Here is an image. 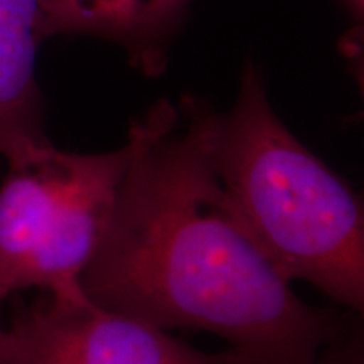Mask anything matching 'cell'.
Wrapping results in <instances>:
<instances>
[{
  "label": "cell",
  "instance_id": "4",
  "mask_svg": "<svg viewBox=\"0 0 364 364\" xmlns=\"http://www.w3.org/2000/svg\"><path fill=\"white\" fill-rule=\"evenodd\" d=\"M17 364H252L235 349L208 353L88 297L41 294L17 302L9 327Z\"/></svg>",
  "mask_w": 364,
  "mask_h": 364
},
{
  "label": "cell",
  "instance_id": "5",
  "mask_svg": "<svg viewBox=\"0 0 364 364\" xmlns=\"http://www.w3.org/2000/svg\"><path fill=\"white\" fill-rule=\"evenodd\" d=\"M46 39L39 0H0V157L16 162L49 142L36 56Z\"/></svg>",
  "mask_w": 364,
  "mask_h": 364
},
{
  "label": "cell",
  "instance_id": "10",
  "mask_svg": "<svg viewBox=\"0 0 364 364\" xmlns=\"http://www.w3.org/2000/svg\"><path fill=\"white\" fill-rule=\"evenodd\" d=\"M353 4H354V7L359 9V11L363 9V0H353Z\"/></svg>",
  "mask_w": 364,
  "mask_h": 364
},
{
  "label": "cell",
  "instance_id": "8",
  "mask_svg": "<svg viewBox=\"0 0 364 364\" xmlns=\"http://www.w3.org/2000/svg\"><path fill=\"white\" fill-rule=\"evenodd\" d=\"M189 0H157V17H159V26H161L162 33H167V27L172 21L179 16L182 9L186 7Z\"/></svg>",
  "mask_w": 364,
  "mask_h": 364
},
{
  "label": "cell",
  "instance_id": "9",
  "mask_svg": "<svg viewBox=\"0 0 364 364\" xmlns=\"http://www.w3.org/2000/svg\"><path fill=\"white\" fill-rule=\"evenodd\" d=\"M0 364H17V346L11 329L0 324Z\"/></svg>",
  "mask_w": 364,
  "mask_h": 364
},
{
  "label": "cell",
  "instance_id": "2",
  "mask_svg": "<svg viewBox=\"0 0 364 364\" xmlns=\"http://www.w3.org/2000/svg\"><path fill=\"white\" fill-rule=\"evenodd\" d=\"M208 152L243 225L290 282L364 309V215L343 177L287 129L248 63L233 107L206 117Z\"/></svg>",
  "mask_w": 364,
  "mask_h": 364
},
{
  "label": "cell",
  "instance_id": "7",
  "mask_svg": "<svg viewBox=\"0 0 364 364\" xmlns=\"http://www.w3.org/2000/svg\"><path fill=\"white\" fill-rule=\"evenodd\" d=\"M361 314L354 312L343 334L318 354L317 364H364V336Z\"/></svg>",
  "mask_w": 364,
  "mask_h": 364
},
{
  "label": "cell",
  "instance_id": "1",
  "mask_svg": "<svg viewBox=\"0 0 364 364\" xmlns=\"http://www.w3.org/2000/svg\"><path fill=\"white\" fill-rule=\"evenodd\" d=\"M209 103L161 100L134 122V156L86 297L159 329L211 332L252 364H317L353 311L306 304L223 189L208 152Z\"/></svg>",
  "mask_w": 364,
  "mask_h": 364
},
{
  "label": "cell",
  "instance_id": "3",
  "mask_svg": "<svg viewBox=\"0 0 364 364\" xmlns=\"http://www.w3.org/2000/svg\"><path fill=\"white\" fill-rule=\"evenodd\" d=\"M132 156L129 136L110 152L48 144L7 164L0 184V304L31 289L85 297L81 279L110 225Z\"/></svg>",
  "mask_w": 364,
  "mask_h": 364
},
{
  "label": "cell",
  "instance_id": "6",
  "mask_svg": "<svg viewBox=\"0 0 364 364\" xmlns=\"http://www.w3.org/2000/svg\"><path fill=\"white\" fill-rule=\"evenodd\" d=\"M46 38L95 34L122 43L132 61L149 75L164 68V34L157 0H39Z\"/></svg>",
  "mask_w": 364,
  "mask_h": 364
}]
</instances>
